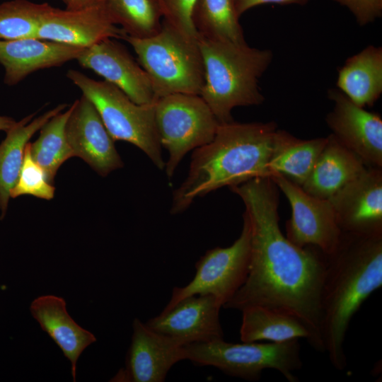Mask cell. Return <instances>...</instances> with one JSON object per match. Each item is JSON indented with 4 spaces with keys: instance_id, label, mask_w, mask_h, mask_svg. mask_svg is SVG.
Segmentation results:
<instances>
[{
    "instance_id": "cell-19",
    "label": "cell",
    "mask_w": 382,
    "mask_h": 382,
    "mask_svg": "<svg viewBox=\"0 0 382 382\" xmlns=\"http://www.w3.org/2000/svg\"><path fill=\"white\" fill-rule=\"evenodd\" d=\"M30 311L41 329L70 361L73 381H76L78 359L84 349L96 341V337L74 320L62 297L40 296L32 301Z\"/></svg>"
},
{
    "instance_id": "cell-28",
    "label": "cell",
    "mask_w": 382,
    "mask_h": 382,
    "mask_svg": "<svg viewBox=\"0 0 382 382\" xmlns=\"http://www.w3.org/2000/svg\"><path fill=\"white\" fill-rule=\"evenodd\" d=\"M47 3L12 0L0 4V40L36 37L47 12Z\"/></svg>"
},
{
    "instance_id": "cell-23",
    "label": "cell",
    "mask_w": 382,
    "mask_h": 382,
    "mask_svg": "<svg viewBox=\"0 0 382 382\" xmlns=\"http://www.w3.org/2000/svg\"><path fill=\"white\" fill-rule=\"evenodd\" d=\"M327 141L328 137L301 139L277 129L269 163L271 176L273 174L282 175L301 187Z\"/></svg>"
},
{
    "instance_id": "cell-18",
    "label": "cell",
    "mask_w": 382,
    "mask_h": 382,
    "mask_svg": "<svg viewBox=\"0 0 382 382\" xmlns=\"http://www.w3.org/2000/svg\"><path fill=\"white\" fill-rule=\"evenodd\" d=\"M84 48L37 37L0 40V64L4 83L15 85L29 74L77 59Z\"/></svg>"
},
{
    "instance_id": "cell-14",
    "label": "cell",
    "mask_w": 382,
    "mask_h": 382,
    "mask_svg": "<svg viewBox=\"0 0 382 382\" xmlns=\"http://www.w3.org/2000/svg\"><path fill=\"white\" fill-rule=\"evenodd\" d=\"M221 307L212 295H192L175 303L168 311L150 318L146 324L183 346L223 340L219 320Z\"/></svg>"
},
{
    "instance_id": "cell-11",
    "label": "cell",
    "mask_w": 382,
    "mask_h": 382,
    "mask_svg": "<svg viewBox=\"0 0 382 382\" xmlns=\"http://www.w3.org/2000/svg\"><path fill=\"white\" fill-rule=\"evenodd\" d=\"M334 107L326 117L332 134L368 168H382V119L352 102L338 88L328 90Z\"/></svg>"
},
{
    "instance_id": "cell-12",
    "label": "cell",
    "mask_w": 382,
    "mask_h": 382,
    "mask_svg": "<svg viewBox=\"0 0 382 382\" xmlns=\"http://www.w3.org/2000/svg\"><path fill=\"white\" fill-rule=\"evenodd\" d=\"M125 366L111 378L115 382H163L172 366L186 359L184 346L134 318Z\"/></svg>"
},
{
    "instance_id": "cell-20",
    "label": "cell",
    "mask_w": 382,
    "mask_h": 382,
    "mask_svg": "<svg viewBox=\"0 0 382 382\" xmlns=\"http://www.w3.org/2000/svg\"><path fill=\"white\" fill-rule=\"evenodd\" d=\"M367 168L331 134L301 187L312 196L329 199Z\"/></svg>"
},
{
    "instance_id": "cell-25",
    "label": "cell",
    "mask_w": 382,
    "mask_h": 382,
    "mask_svg": "<svg viewBox=\"0 0 382 382\" xmlns=\"http://www.w3.org/2000/svg\"><path fill=\"white\" fill-rule=\"evenodd\" d=\"M71 110V105L65 112L52 117L41 127L37 140L30 143L33 158L42 167L51 184L60 166L74 156L66 135V124Z\"/></svg>"
},
{
    "instance_id": "cell-10",
    "label": "cell",
    "mask_w": 382,
    "mask_h": 382,
    "mask_svg": "<svg viewBox=\"0 0 382 382\" xmlns=\"http://www.w3.org/2000/svg\"><path fill=\"white\" fill-rule=\"evenodd\" d=\"M270 178L291 209L286 237L299 247L313 246L325 255L333 253L342 232L330 201L309 195L282 175L273 174Z\"/></svg>"
},
{
    "instance_id": "cell-30",
    "label": "cell",
    "mask_w": 382,
    "mask_h": 382,
    "mask_svg": "<svg viewBox=\"0 0 382 382\" xmlns=\"http://www.w3.org/2000/svg\"><path fill=\"white\" fill-rule=\"evenodd\" d=\"M163 21L192 38H199L193 14L197 0H158Z\"/></svg>"
},
{
    "instance_id": "cell-15",
    "label": "cell",
    "mask_w": 382,
    "mask_h": 382,
    "mask_svg": "<svg viewBox=\"0 0 382 382\" xmlns=\"http://www.w3.org/2000/svg\"><path fill=\"white\" fill-rule=\"evenodd\" d=\"M83 68L102 76L139 105L154 103L151 81L138 62L120 43L111 38L86 48L76 59Z\"/></svg>"
},
{
    "instance_id": "cell-27",
    "label": "cell",
    "mask_w": 382,
    "mask_h": 382,
    "mask_svg": "<svg viewBox=\"0 0 382 382\" xmlns=\"http://www.w3.org/2000/svg\"><path fill=\"white\" fill-rule=\"evenodd\" d=\"M104 6L112 22L127 35L145 38L162 27V12L158 0H105Z\"/></svg>"
},
{
    "instance_id": "cell-35",
    "label": "cell",
    "mask_w": 382,
    "mask_h": 382,
    "mask_svg": "<svg viewBox=\"0 0 382 382\" xmlns=\"http://www.w3.org/2000/svg\"><path fill=\"white\" fill-rule=\"evenodd\" d=\"M64 4H66V8H71L74 3V0H61Z\"/></svg>"
},
{
    "instance_id": "cell-34",
    "label": "cell",
    "mask_w": 382,
    "mask_h": 382,
    "mask_svg": "<svg viewBox=\"0 0 382 382\" xmlns=\"http://www.w3.org/2000/svg\"><path fill=\"white\" fill-rule=\"evenodd\" d=\"M17 122L12 117L0 115V131L7 132L13 127Z\"/></svg>"
},
{
    "instance_id": "cell-21",
    "label": "cell",
    "mask_w": 382,
    "mask_h": 382,
    "mask_svg": "<svg viewBox=\"0 0 382 382\" xmlns=\"http://www.w3.org/2000/svg\"><path fill=\"white\" fill-rule=\"evenodd\" d=\"M338 89L354 104L371 107L382 93V48L369 45L338 70Z\"/></svg>"
},
{
    "instance_id": "cell-9",
    "label": "cell",
    "mask_w": 382,
    "mask_h": 382,
    "mask_svg": "<svg viewBox=\"0 0 382 382\" xmlns=\"http://www.w3.org/2000/svg\"><path fill=\"white\" fill-rule=\"evenodd\" d=\"M243 219L238 238L228 247L208 250L196 262L192 280L173 289L170 299L161 312L192 295H212L222 307L234 296L247 278L250 260V226L245 213Z\"/></svg>"
},
{
    "instance_id": "cell-3",
    "label": "cell",
    "mask_w": 382,
    "mask_h": 382,
    "mask_svg": "<svg viewBox=\"0 0 382 382\" xmlns=\"http://www.w3.org/2000/svg\"><path fill=\"white\" fill-rule=\"evenodd\" d=\"M325 258L320 299L322 339L332 365L343 370L351 319L382 285V235L342 233L336 250Z\"/></svg>"
},
{
    "instance_id": "cell-1",
    "label": "cell",
    "mask_w": 382,
    "mask_h": 382,
    "mask_svg": "<svg viewBox=\"0 0 382 382\" xmlns=\"http://www.w3.org/2000/svg\"><path fill=\"white\" fill-rule=\"evenodd\" d=\"M229 188L244 203L251 250L247 278L223 307L241 311L260 306L288 313L308 328L311 346L325 352L320 299L325 255L313 246H297L283 235L279 224V188L270 177Z\"/></svg>"
},
{
    "instance_id": "cell-7",
    "label": "cell",
    "mask_w": 382,
    "mask_h": 382,
    "mask_svg": "<svg viewBox=\"0 0 382 382\" xmlns=\"http://www.w3.org/2000/svg\"><path fill=\"white\" fill-rule=\"evenodd\" d=\"M185 358L196 366H212L224 374L255 381L263 370L272 369L289 382L299 381L294 372L302 367L299 340L284 342L233 344L218 340L184 346Z\"/></svg>"
},
{
    "instance_id": "cell-8",
    "label": "cell",
    "mask_w": 382,
    "mask_h": 382,
    "mask_svg": "<svg viewBox=\"0 0 382 382\" xmlns=\"http://www.w3.org/2000/svg\"><path fill=\"white\" fill-rule=\"evenodd\" d=\"M155 122L161 147L168 153L164 169L169 178L190 151L214 139L220 124L199 95L187 93L158 98Z\"/></svg>"
},
{
    "instance_id": "cell-17",
    "label": "cell",
    "mask_w": 382,
    "mask_h": 382,
    "mask_svg": "<svg viewBox=\"0 0 382 382\" xmlns=\"http://www.w3.org/2000/svg\"><path fill=\"white\" fill-rule=\"evenodd\" d=\"M125 35L112 22L103 4L64 10L52 6L36 37L86 49L104 40L123 39Z\"/></svg>"
},
{
    "instance_id": "cell-4",
    "label": "cell",
    "mask_w": 382,
    "mask_h": 382,
    "mask_svg": "<svg viewBox=\"0 0 382 382\" xmlns=\"http://www.w3.org/2000/svg\"><path fill=\"white\" fill-rule=\"evenodd\" d=\"M198 43L204 65L199 96L220 124L233 121L234 108L264 101L258 81L272 61L271 50L202 37Z\"/></svg>"
},
{
    "instance_id": "cell-29",
    "label": "cell",
    "mask_w": 382,
    "mask_h": 382,
    "mask_svg": "<svg viewBox=\"0 0 382 382\" xmlns=\"http://www.w3.org/2000/svg\"><path fill=\"white\" fill-rule=\"evenodd\" d=\"M30 143L25 146L21 169L16 183L10 191V197L29 195L50 200L54 197L55 187L47 180L42 167L33 158Z\"/></svg>"
},
{
    "instance_id": "cell-16",
    "label": "cell",
    "mask_w": 382,
    "mask_h": 382,
    "mask_svg": "<svg viewBox=\"0 0 382 382\" xmlns=\"http://www.w3.org/2000/svg\"><path fill=\"white\" fill-rule=\"evenodd\" d=\"M71 106L66 135L74 156L83 159L102 176L122 168L115 141L93 103L82 95Z\"/></svg>"
},
{
    "instance_id": "cell-2",
    "label": "cell",
    "mask_w": 382,
    "mask_h": 382,
    "mask_svg": "<svg viewBox=\"0 0 382 382\" xmlns=\"http://www.w3.org/2000/svg\"><path fill=\"white\" fill-rule=\"evenodd\" d=\"M277 130L274 122L219 124L214 139L194 150L187 175L173 192L170 214L185 212L197 198L223 187L271 177Z\"/></svg>"
},
{
    "instance_id": "cell-5",
    "label": "cell",
    "mask_w": 382,
    "mask_h": 382,
    "mask_svg": "<svg viewBox=\"0 0 382 382\" xmlns=\"http://www.w3.org/2000/svg\"><path fill=\"white\" fill-rule=\"evenodd\" d=\"M122 40L134 49L157 99L174 93L199 95L204 65L197 39L163 21L161 30L153 36L137 38L126 35Z\"/></svg>"
},
{
    "instance_id": "cell-24",
    "label": "cell",
    "mask_w": 382,
    "mask_h": 382,
    "mask_svg": "<svg viewBox=\"0 0 382 382\" xmlns=\"http://www.w3.org/2000/svg\"><path fill=\"white\" fill-rule=\"evenodd\" d=\"M241 312L240 336L243 342H284L299 338L311 342L308 328L288 313L260 306L245 308Z\"/></svg>"
},
{
    "instance_id": "cell-33",
    "label": "cell",
    "mask_w": 382,
    "mask_h": 382,
    "mask_svg": "<svg viewBox=\"0 0 382 382\" xmlns=\"http://www.w3.org/2000/svg\"><path fill=\"white\" fill-rule=\"evenodd\" d=\"M105 0H74V3L71 8L79 9L89 6L103 5Z\"/></svg>"
},
{
    "instance_id": "cell-26",
    "label": "cell",
    "mask_w": 382,
    "mask_h": 382,
    "mask_svg": "<svg viewBox=\"0 0 382 382\" xmlns=\"http://www.w3.org/2000/svg\"><path fill=\"white\" fill-rule=\"evenodd\" d=\"M233 0H197L193 21L199 37L246 42Z\"/></svg>"
},
{
    "instance_id": "cell-13",
    "label": "cell",
    "mask_w": 382,
    "mask_h": 382,
    "mask_svg": "<svg viewBox=\"0 0 382 382\" xmlns=\"http://www.w3.org/2000/svg\"><path fill=\"white\" fill-rule=\"evenodd\" d=\"M342 233L382 235V169L367 168L329 199Z\"/></svg>"
},
{
    "instance_id": "cell-31",
    "label": "cell",
    "mask_w": 382,
    "mask_h": 382,
    "mask_svg": "<svg viewBox=\"0 0 382 382\" xmlns=\"http://www.w3.org/2000/svg\"><path fill=\"white\" fill-rule=\"evenodd\" d=\"M346 6L360 26H364L382 14V0H333Z\"/></svg>"
},
{
    "instance_id": "cell-22",
    "label": "cell",
    "mask_w": 382,
    "mask_h": 382,
    "mask_svg": "<svg viewBox=\"0 0 382 382\" xmlns=\"http://www.w3.org/2000/svg\"><path fill=\"white\" fill-rule=\"evenodd\" d=\"M66 104L58 105L32 120L35 112L23 118L6 132L0 144V219L6 214L10 191L18 180L26 144L31 137L52 117L62 112Z\"/></svg>"
},
{
    "instance_id": "cell-6",
    "label": "cell",
    "mask_w": 382,
    "mask_h": 382,
    "mask_svg": "<svg viewBox=\"0 0 382 382\" xmlns=\"http://www.w3.org/2000/svg\"><path fill=\"white\" fill-rule=\"evenodd\" d=\"M66 77L95 106L114 141L129 142L141 149L160 170L166 163L155 122V103L139 105L105 81H96L69 69Z\"/></svg>"
},
{
    "instance_id": "cell-32",
    "label": "cell",
    "mask_w": 382,
    "mask_h": 382,
    "mask_svg": "<svg viewBox=\"0 0 382 382\" xmlns=\"http://www.w3.org/2000/svg\"><path fill=\"white\" fill-rule=\"evenodd\" d=\"M308 1V0H233L235 9L238 17L246 11L258 5L267 4L303 5Z\"/></svg>"
}]
</instances>
